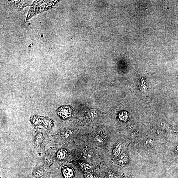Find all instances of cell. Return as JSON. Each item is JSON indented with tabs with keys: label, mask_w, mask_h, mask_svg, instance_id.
<instances>
[{
	"label": "cell",
	"mask_w": 178,
	"mask_h": 178,
	"mask_svg": "<svg viewBox=\"0 0 178 178\" xmlns=\"http://www.w3.org/2000/svg\"><path fill=\"white\" fill-rule=\"evenodd\" d=\"M49 142V137L43 132H38L34 136L33 145L39 155L45 151L46 146Z\"/></svg>",
	"instance_id": "6da1fadb"
},
{
	"label": "cell",
	"mask_w": 178,
	"mask_h": 178,
	"mask_svg": "<svg viewBox=\"0 0 178 178\" xmlns=\"http://www.w3.org/2000/svg\"><path fill=\"white\" fill-rule=\"evenodd\" d=\"M31 123L35 127L40 125H43L49 130L52 129L54 125L53 121L52 120L45 118H41L37 116L33 117Z\"/></svg>",
	"instance_id": "7a4b0ae2"
},
{
	"label": "cell",
	"mask_w": 178,
	"mask_h": 178,
	"mask_svg": "<svg viewBox=\"0 0 178 178\" xmlns=\"http://www.w3.org/2000/svg\"><path fill=\"white\" fill-rule=\"evenodd\" d=\"M57 113L60 118L67 120L73 115L74 110L71 106L65 105L59 107L57 110Z\"/></svg>",
	"instance_id": "3957f363"
},
{
	"label": "cell",
	"mask_w": 178,
	"mask_h": 178,
	"mask_svg": "<svg viewBox=\"0 0 178 178\" xmlns=\"http://www.w3.org/2000/svg\"><path fill=\"white\" fill-rule=\"evenodd\" d=\"M51 173L46 171L44 168L37 163L34 167L31 178H46L49 177Z\"/></svg>",
	"instance_id": "277c9868"
},
{
	"label": "cell",
	"mask_w": 178,
	"mask_h": 178,
	"mask_svg": "<svg viewBox=\"0 0 178 178\" xmlns=\"http://www.w3.org/2000/svg\"><path fill=\"white\" fill-rule=\"evenodd\" d=\"M54 153L52 150L46 152L43 158V164L45 166L49 167L53 164L54 160Z\"/></svg>",
	"instance_id": "5b68a950"
},
{
	"label": "cell",
	"mask_w": 178,
	"mask_h": 178,
	"mask_svg": "<svg viewBox=\"0 0 178 178\" xmlns=\"http://www.w3.org/2000/svg\"><path fill=\"white\" fill-rule=\"evenodd\" d=\"M72 132L70 131L64 130L53 136L54 138L56 140H67L71 137Z\"/></svg>",
	"instance_id": "8992f818"
},
{
	"label": "cell",
	"mask_w": 178,
	"mask_h": 178,
	"mask_svg": "<svg viewBox=\"0 0 178 178\" xmlns=\"http://www.w3.org/2000/svg\"><path fill=\"white\" fill-rule=\"evenodd\" d=\"M67 154L68 152L67 150L64 149H61L57 152L56 155V159L59 161L64 160L67 158Z\"/></svg>",
	"instance_id": "52a82bcc"
},
{
	"label": "cell",
	"mask_w": 178,
	"mask_h": 178,
	"mask_svg": "<svg viewBox=\"0 0 178 178\" xmlns=\"http://www.w3.org/2000/svg\"><path fill=\"white\" fill-rule=\"evenodd\" d=\"M63 173L65 178H72L74 176L73 170L71 168L65 166L63 169Z\"/></svg>",
	"instance_id": "ba28073f"
},
{
	"label": "cell",
	"mask_w": 178,
	"mask_h": 178,
	"mask_svg": "<svg viewBox=\"0 0 178 178\" xmlns=\"http://www.w3.org/2000/svg\"><path fill=\"white\" fill-rule=\"evenodd\" d=\"M123 144L121 142H117L115 145L113 150V154L115 157L118 156L122 150Z\"/></svg>",
	"instance_id": "9c48e42d"
},
{
	"label": "cell",
	"mask_w": 178,
	"mask_h": 178,
	"mask_svg": "<svg viewBox=\"0 0 178 178\" xmlns=\"http://www.w3.org/2000/svg\"><path fill=\"white\" fill-rule=\"evenodd\" d=\"M129 161L128 156L125 154H123L119 156L118 159L119 163L122 165L128 163Z\"/></svg>",
	"instance_id": "30bf717a"
},
{
	"label": "cell",
	"mask_w": 178,
	"mask_h": 178,
	"mask_svg": "<svg viewBox=\"0 0 178 178\" xmlns=\"http://www.w3.org/2000/svg\"><path fill=\"white\" fill-rule=\"evenodd\" d=\"M119 119L121 120L126 121L129 119L130 117V115L128 112L124 111L121 112L119 115Z\"/></svg>",
	"instance_id": "8fae6325"
},
{
	"label": "cell",
	"mask_w": 178,
	"mask_h": 178,
	"mask_svg": "<svg viewBox=\"0 0 178 178\" xmlns=\"http://www.w3.org/2000/svg\"><path fill=\"white\" fill-rule=\"evenodd\" d=\"M96 143L101 145H104L105 143V140L102 136L98 135L95 137L94 138Z\"/></svg>",
	"instance_id": "7c38bea8"
},
{
	"label": "cell",
	"mask_w": 178,
	"mask_h": 178,
	"mask_svg": "<svg viewBox=\"0 0 178 178\" xmlns=\"http://www.w3.org/2000/svg\"><path fill=\"white\" fill-rule=\"evenodd\" d=\"M96 115V113L94 111L90 112L88 114L89 118L90 119H94Z\"/></svg>",
	"instance_id": "4fadbf2b"
},
{
	"label": "cell",
	"mask_w": 178,
	"mask_h": 178,
	"mask_svg": "<svg viewBox=\"0 0 178 178\" xmlns=\"http://www.w3.org/2000/svg\"><path fill=\"white\" fill-rule=\"evenodd\" d=\"M108 178H118L114 174L110 172L108 176Z\"/></svg>",
	"instance_id": "5bb4252c"
},
{
	"label": "cell",
	"mask_w": 178,
	"mask_h": 178,
	"mask_svg": "<svg viewBox=\"0 0 178 178\" xmlns=\"http://www.w3.org/2000/svg\"><path fill=\"white\" fill-rule=\"evenodd\" d=\"M87 176H88V177L90 178H93V175L91 173H89L88 174Z\"/></svg>",
	"instance_id": "9a60e30c"
}]
</instances>
